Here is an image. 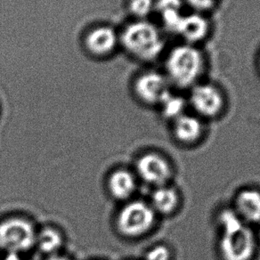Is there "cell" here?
I'll list each match as a JSON object with an SVG mask.
<instances>
[{"mask_svg":"<svg viewBox=\"0 0 260 260\" xmlns=\"http://www.w3.org/2000/svg\"><path fill=\"white\" fill-rule=\"evenodd\" d=\"M208 24L206 20L201 15H191L182 16L177 32L181 34L185 40L195 42L202 40L206 35Z\"/></svg>","mask_w":260,"mask_h":260,"instance_id":"5bb4252c","label":"cell"},{"mask_svg":"<svg viewBox=\"0 0 260 260\" xmlns=\"http://www.w3.org/2000/svg\"><path fill=\"white\" fill-rule=\"evenodd\" d=\"M256 251V239L246 224L221 232L219 252L223 260H251Z\"/></svg>","mask_w":260,"mask_h":260,"instance_id":"5b68a950","label":"cell"},{"mask_svg":"<svg viewBox=\"0 0 260 260\" xmlns=\"http://www.w3.org/2000/svg\"><path fill=\"white\" fill-rule=\"evenodd\" d=\"M3 260H22V258L19 253L9 252Z\"/></svg>","mask_w":260,"mask_h":260,"instance_id":"603a6c76","label":"cell"},{"mask_svg":"<svg viewBox=\"0 0 260 260\" xmlns=\"http://www.w3.org/2000/svg\"><path fill=\"white\" fill-rule=\"evenodd\" d=\"M136 185L134 176L126 170H117L109 178V190L116 199H128L136 191Z\"/></svg>","mask_w":260,"mask_h":260,"instance_id":"4fadbf2b","label":"cell"},{"mask_svg":"<svg viewBox=\"0 0 260 260\" xmlns=\"http://www.w3.org/2000/svg\"><path fill=\"white\" fill-rule=\"evenodd\" d=\"M191 7L199 10H207L212 7L214 0H189Z\"/></svg>","mask_w":260,"mask_h":260,"instance_id":"7402d4cb","label":"cell"},{"mask_svg":"<svg viewBox=\"0 0 260 260\" xmlns=\"http://www.w3.org/2000/svg\"><path fill=\"white\" fill-rule=\"evenodd\" d=\"M145 260H171V251L167 246H154L145 253Z\"/></svg>","mask_w":260,"mask_h":260,"instance_id":"d6986e66","label":"cell"},{"mask_svg":"<svg viewBox=\"0 0 260 260\" xmlns=\"http://www.w3.org/2000/svg\"><path fill=\"white\" fill-rule=\"evenodd\" d=\"M47 260H70L67 257L61 256H51L50 257H48Z\"/></svg>","mask_w":260,"mask_h":260,"instance_id":"cb8c5ba5","label":"cell"},{"mask_svg":"<svg viewBox=\"0 0 260 260\" xmlns=\"http://www.w3.org/2000/svg\"><path fill=\"white\" fill-rule=\"evenodd\" d=\"M35 245L40 251L46 254L56 252L62 245V237L56 230L52 228H45L37 234Z\"/></svg>","mask_w":260,"mask_h":260,"instance_id":"9a60e30c","label":"cell"},{"mask_svg":"<svg viewBox=\"0 0 260 260\" xmlns=\"http://www.w3.org/2000/svg\"><path fill=\"white\" fill-rule=\"evenodd\" d=\"M150 205L155 213L170 215L179 205V194L175 188L168 184L158 186L152 192Z\"/></svg>","mask_w":260,"mask_h":260,"instance_id":"7c38bea8","label":"cell"},{"mask_svg":"<svg viewBox=\"0 0 260 260\" xmlns=\"http://www.w3.org/2000/svg\"><path fill=\"white\" fill-rule=\"evenodd\" d=\"M121 41L129 53L146 61L157 57L163 48L158 29L146 22H135L127 26L123 32Z\"/></svg>","mask_w":260,"mask_h":260,"instance_id":"6da1fadb","label":"cell"},{"mask_svg":"<svg viewBox=\"0 0 260 260\" xmlns=\"http://www.w3.org/2000/svg\"><path fill=\"white\" fill-rule=\"evenodd\" d=\"M217 217L221 232L230 231L245 224L234 209H225L222 210Z\"/></svg>","mask_w":260,"mask_h":260,"instance_id":"e0dca14e","label":"cell"},{"mask_svg":"<svg viewBox=\"0 0 260 260\" xmlns=\"http://www.w3.org/2000/svg\"><path fill=\"white\" fill-rule=\"evenodd\" d=\"M136 92L142 101L149 105L160 104L170 94L165 79L159 73H145L136 83Z\"/></svg>","mask_w":260,"mask_h":260,"instance_id":"52a82bcc","label":"cell"},{"mask_svg":"<svg viewBox=\"0 0 260 260\" xmlns=\"http://www.w3.org/2000/svg\"><path fill=\"white\" fill-rule=\"evenodd\" d=\"M36 236L32 224L25 219L14 217L0 223V249L7 253L25 252L35 245Z\"/></svg>","mask_w":260,"mask_h":260,"instance_id":"277c9868","label":"cell"},{"mask_svg":"<svg viewBox=\"0 0 260 260\" xmlns=\"http://www.w3.org/2000/svg\"><path fill=\"white\" fill-rule=\"evenodd\" d=\"M160 105L162 107L163 115L168 119H176L183 115L184 102L182 98L170 94L163 99Z\"/></svg>","mask_w":260,"mask_h":260,"instance_id":"2e32d148","label":"cell"},{"mask_svg":"<svg viewBox=\"0 0 260 260\" xmlns=\"http://www.w3.org/2000/svg\"><path fill=\"white\" fill-rule=\"evenodd\" d=\"M137 171L145 183L156 187L168 184L172 177V167L169 160L156 152L142 155L137 162Z\"/></svg>","mask_w":260,"mask_h":260,"instance_id":"8992f818","label":"cell"},{"mask_svg":"<svg viewBox=\"0 0 260 260\" xmlns=\"http://www.w3.org/2000/svg\"><path fill=\"white\" fill-rule=\"evenodd\" d=\"M258 224H259V225H258V236H259L260 238V222L258 223Z\"/></svg>","mask_w":260,"mask_h":260,"instance_id":"d4e9b609","label":"cell"},{"mask_svg":"<svg viewBox=\"0 0 260 260\" xmlns=\"http://www.w3.org/2000/svg\"><path fill=\"white\" fill-rule=\"evenodd\" d=\"M173 131L177 141L189 145L199 140L203 134V125L197 118L183 114L175 119Z\"/></svg>","mask_w":260,"mask_h":260,"instance_id":"8fae6325","label":"cell"},{"mask_svg":"<svg viewBox=\"0 0 260 260\" xmlns=\"http://www.w3.org/2000/svg\"><path fill=\"white\" fill-rule=\"evenodd\" d=\"M152 0H131L129 8L133 15L138 17H145L152 11Z\"/></svg>","mask_w":260,"mask_h":260,"instance_id":"ac0fdd59","label":"cell"},{"mask_svg":"<svg viewBox=\"0 0 260 260\" xmlns=\"http://www.w3.org/2000/svg\"><path fill=\"white\" fill-rule=\"evenodd\" d=\"M181 7V0H159L157 8L160 13L170 10L179 11Z\"/></svg>","mask_w":260,"mask_h":260,"instance_id":"44dd1931","label":"cell"},{"mask_svg":"<svg viewBox=\"0 0 260 260\" xmlns=\"http://www.w3.org/2000/svg\"><path fill=\"white\" fill-rule=\"evenodd\" d=\"M156 213L148 203L132 202L123 207L117 219L119 231L127 237H139L148 233L155 223Z\"/></svg>","mask_w":260,"mask_h":260,"instance_id":"3957f363","label":"cell"},{"mask_svg":"<svg viewBox=\"0 0 260 260\" xmlns=\"http://www.w3.org/2000/svg\"><path fill=\"white\" fill-rule=\"evenodd\" d=\"M118 38L115 31L108 27H100L92 30L86 39V46L92 54L105 55L116 47Z\"/></svg>","mask_w":260,"mask_h":260,"instance_id":"30bf717a","label":"cell"},{"mask_svg":"<svg viewBox=\"0 0 260 260\" xmlns=\"http://www.w3.org/2000/svg\"><path fill=\"white\" fill-rule=\"evenodd\" d=\"M167 69L171 80L180 87H188L198 78L202 70L199 51L188 46L175 48L170 53Z\"/></svg>","mask_w":260,"mask_h":260,"instance_id":"7a4b0ae2","label":"cell"},{"mask_svg":"<svg viewBox=\"0 0 260 260\" xmlns=\"http://www.w3.org/2000/svg\"><path fill=\"white\" fill-rule=\"evenodd\" d=\"M234 210L244 223H259L260 191L245 188L239 191L235 197Z\"/></svg>","mask_w":260,"mask_h":260,"instance_id":"9c48e42d","label":"cell"},{"mask_svg":"<svg viewBox=\"0 0 260 260\" xmlns=\"http://www.w3.org/2000/svg\"><path fill=\"white\" fill-rule=\"evenodd\" d=\"M161 15H162L163 22L165 23L167 28L177 32V28L182 19V15L179 14V11L170 10V11L162 12Z\"/></svg>","mask_w":260,"mask_h":260,"instance_id":"ffe728a7","label":"cell"},{"mask_svg":"<svg viewBox=\"0 0 260 260\" xmlns=\"http://www.w3.org/2000/svg\"><path fill=\"white\" fill-rule=\"evenodd\" d=\"M191 103L196 112L208 118L217 116L223 106L219 92L209 85L195 87L191 92Z\"/></svg>","mask_w":260,"mask_h":260,"instance_id":"ba28073f","label":"cell"}]
</instances>
